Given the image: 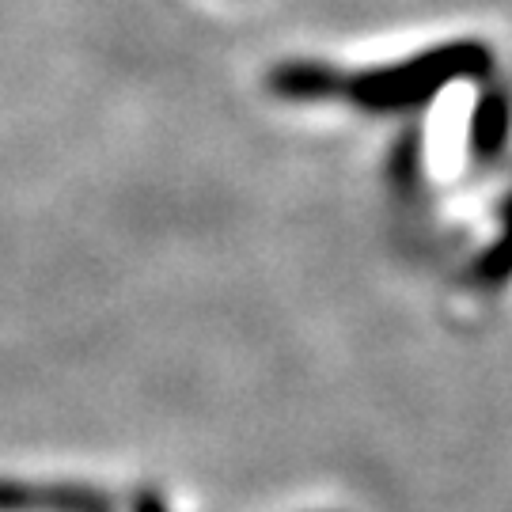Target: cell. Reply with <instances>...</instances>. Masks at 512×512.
<instances>
[{
  "mask_svg": "<svg viewBox=\"0 0 512 512\" xmlns=\"http://www.w3.org/2000/svg\"><path fill=\"white\" fill-rule=\"evenodd\" d=\"M505 110L497 99H486L475 114V148L478 152H494L501 141H505Z\"/></svg>",
  "mask_w": 512,
  "mask_h": 512,
  "instance_id": "277c9868",
  "label": "cell"
},
{
  "mask_svg": "<svg viewBox=\"0 0 512 512\" xmlns=\"http://www.w3.org/2000/svg\"><path fill=\"white\" fill-rule=\"evenodd\" d=\"M0 512H114V501L88 486H38L0 478Z\"/></svg>",
  "mask_w": 512,
  "mask_h": 512,
  "instance_id": "7a4b0ae2",
  "label": "cell"
},
{
  "mask_svg": "<svg viewBox=\"0 0 512 512\" xmlns=\"http://www.w3.org/2000/svg\"><path fill=\"white\" fill-rule=\"evenodd\" d=\"M342 76L323 61H281L266 76V88L289 103H330L342 95Z\"/></svg>",
  "mask_w": 512,
  "mask_h": 512,
  "instance_id": "3957f363",
  "label": "cell"
},
{
  "mask_svg": "<svg viewBox=\"0 0 512 512\" xmlns=\"http://www.w3.org/2000/svg\"><path fill=\"white\" fill-rule=\"evenodd\" d=\"M490 54L478 42H448L433 46L425 54L387 65V69H368V73L342 76V103L368 110V114H399L429 103L440 88L456 80H475L486 76Z\"/></svg>",
  "mask_w": 512,
  "mask_h": 512,
  "instance_id": "6da1fadb",
  "label": "cell"
}]
</instances>
